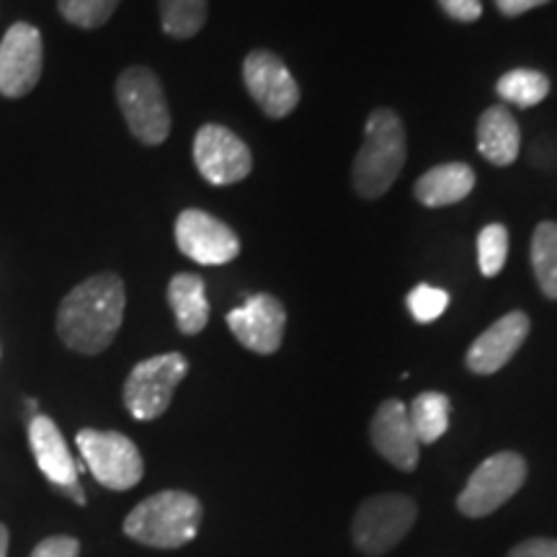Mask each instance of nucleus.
I'll return each mask as SVG.
<instances>
[{
    "label": "nucleus",
    "mask_w": 557,
    "mask_h": 557,
    "mask_svg": "<svg viewBox=\"0 0 557 557\" xmlns=\"http://www.w3.org/2000/svg\"><path fill=\"white\" fill-rule=\"evenodd\" d=\"M127 289L120 274L103 271L88 276L62 297L58 308V336L70 351L96 357L114 344L124 323Z\"/></svg>",
    "instance_id": "nucleus-1"
},
{
    "label": "nucleus",
    "mask_w": 557,
    "mask_h": 557,
    "mask_svg": "<svg viewBox=\"0 0 557 557\" xmlns=\"http://www.w3.org/2000/svg\"><path fill=\"white\" fill-rule=\"evenodd\" d=\"M408 158L406 127L398 111L374 109L364 127V145L354 158L351 181L361 199H380L400 176Z\"/></svg>",
    "instance_id": "nucleus-2"
},
{
    "label": "nucleus",
    "mask_w": 557,
    "mask_h": 557,
    "mask_svg": "<svg viewBox=\"0 0 557 557\" xmlns=\"http://www.w3.org/2000/svg\"><path fill=\"white\" fill-rule=\"evenodd\" d=\"M201 517L199 498L186 491H160L137 504L124 519V534L145 547L176 549L197 537Z\"/></svg>",
    "instance_id": "nucleus-3"
},
{
    "label": "nucleus",
    "mask_w": 557,
    "mask_h": 557,
    "mask_svg": "<svg viewBox=\"0 0 557 557\" xmlns=\"http://www.w3.org/2000/svg\"><path fill=\"white\" fill-rule=\"evenodd\" d=\"M116 103L132 135L143 145H163L171 135V109L165 90L150 67L122 70L114 86Z\"/></svg>",
    "instance_id": "nucleus-4"
},
{
    "label": "nucleus",
    "mask_w": 557,
    "mask_h": 557,
    "mask_svg": "<svg viewBox=\"0 0 557 557\" xmlns=\"http://www.w3.org/2000/svg\"><path fill=\"white\" fill-rule=\"evenodd\" d=\"M418 519L416 500L406 493H382L367 498L351 521V540L357 549L380 557L398 547Z\"/></svg>",
    "instance_id": "nucleus-5"
},
{
    "label": "nucleus",
    "mask_w": 557,
    "mask_h": 557,
    "mask_svg": "<svg viewBox=\"0 0 557 557\" xmlns=\"http://www.w3.org/2000/svg\"><path fill=\"white\" fill-rule=\"evenodd\" d=\"M527 483V459L519 451H498L480 462L468 485L457 496L459 513L470 519L491 517L500 506L508 504L521 485Z\"/></svg>",
    "instance_id": "nucleus-6"
},
{
    "label": "nucleus",
    "mask_w": 557,
    "mask_h": 557,
    "mask_svg": "<svg viewBox=\"0 0 557 557\" xmlns=\"http://www.w3.org/2000/svg\"><path fill=\"white\" fill-rule=\"evenodd\" d=\"M189 374V359L171 351L145 359L124 382V406L137 421H156L169 410L173 393Z\"/></svg>",
    "instance_id": "nucleus-7"
},
{
    "label": "nucleus",
    "mask_w": 557,
    "mask_h": 557,
    "mask_svg": "<svg viewBox=\"0 0 557 557\" xmlns=\"http://www.w3.org/2000/svg\"><path fill=\"white\" fill-rule=\"evenodd\" d=\"M75 444L94 478L109 491H129L145 475V462L137 444L120 431L81 429Z\"/></svg>",
    "instance_id": "nucleus-8"
},
{
    "label": "nucleus",
    "mask_w": 557,
    "mask_h": 557,
    "mask_svg": "<svg viewBox=\"0 0 557 557\" xmlns=\"http://www.w3.org/2000/svg\"><path fill=\"white\" fill-rule=\"evenodd\" d=\"M194 163L212 186H233L253 171V152L233 129L205 124L194 137Z\"/></svg>",
    "instance_id": "nucleus-9"
},
{
    "label": "nucleus",
    "mask_w": 557,
    "mask_h": 557,
    "mask_svg": "<svg viewBox=\"0 0 557 557\" xmlns=\"http://www.w3.org/2000/svg\"><path fill=\"white\" fill-rule=\"evenodd\" d=\"M45 70V41L37 26L18 21L0 39V96L21 99L37 88Z\"/></svg>",
    "instance_id": "nucleus-10"
},
{
    "label": "nucleus",
    "mask_w": 557,
    "mask_h": 557,
    "mask_svg": "<svg viewBox=\"0 0 557 557\" xmlns=\"http://www.w3.org/2000/svg\"><path fill=\"white\" fill-rule=\"evenodd\" d=\"M243 83L269 120H284L299 103V86L278 54L253 50L243 60Z\"/></svg>",
    "instance_id": "nucleus-11"
},
{
    "label": "nucleus",
    "mask_w": 557,
    "mask_h": 557,
    "mask_svg": "<svg viewBox=\"0 0 557 557\" xmlns=\"http://www.w3.org/2000/svg\"><path fill=\"white\" fill-rule=\"evenodd\" d=\"M176 246L201 267H222L238 259L240 238L225 222L205 209H184L176 220Z\"/></svg>",
    "instance_id": "nucleus-12"
},
{
    "label": "nucleus",
    "mask_w": 557,
    "mask_h": 557,
    "mask_svg": "<svg viewBox=\"0 0 557 557\" xmlns=\"http://www.w3.org/2000/svg\"><path fill=\"white\" fill-rule=\"evenodd\" d=\"M227 329L248 351L269 357L282 348L284 331H287V310H284L282 299L261 292V295L248 297L240 308L227 312Z\"/></svg>",
    "instance_id": "nucleus-13"
},
{
    "label": "nucleus",
    "mask_w": 557,
    "mask_h": 557,
    "mask_svg": "<svg viewBox=\"0 0 557 557\" xmlns=\"http://www.w3.org/2000/svg\"><path fill=\"white\" fill-rule=\"evenodd\" d=\"M32 455L45 478L58 487L62 496L73 498L78 506H86V493L78 483V465L70 455L65 436L50 416L37 413L29 423Z\"/></svg>",
    "instance_id": "nucleus-14"
},
{
    "label": "nucleus",
    "mask_w": 557,
    "mask_h": 557,
    "mask_svg": "<svg viewBox=\"0 0 557 557\" xmlns=\"http://www.w3.org/2000/svg\"><path fill=\"white\" fill-rule=\"evenodd\" d=\"M369 438L372 447L387 459L393 468L403 472H413L421 459V444L413 426H410L408 406L398 398L385 400L374 410L372 423H369Z\"/></svg>",
    "instance_id": "nucleus-15"
},
{
    "label": "nucleus",
    "mask_w": 557,
    "mask_h": 557,
    "mask_svg": "<svg viewBox=\"0 0 557 557\" xmlns=\"http://www.w3.org/2000/svg\"><path fill=\"white\" fill-rule=\"evenodd\" d=\"M529 329H532V323H529L527 312H506L504 318H498L491 329L472 341L465 364L472 374H496L498 369H504L517 357L521 344L529 336Z\"/></svg>",
    "instance_id": "nucleus-16"
},
{
    "label": "nucleus",
    "mask_w": 557,
    "mask_h": 557,
    "mask_svg": "<svg viewBox=\"0 0 557 557\" xmlns=\"http://www.w3.org/2000/svg\"><path fill=\"white\" fill-rule=\"evenodd\" d=\"M472 189H475V171L462 160H455V163L434 165V169L423 173L413 184V197L423 207L438 209L459 205V201L470 197Z\"/></svg>",
    "instance_id": "nucleus-17"
},
{
    "label": "nucleus",
    "mask_w": 557,
    "mask_h": 557,
    "mask_svg": "<svg viewBox=\"0 0 557 557\" xmlns=\"http://www.w3.org/2000/svg\"><path fill=\"white\" fill-rule=\"evenodd\" d=\"M478 152L487 163L506 169L521 152V129L517 116L506 107H491L478 122Z\"/></svg>",
    "instance_id": "nucleus-18"
},
{
    "label": "nucleus",
    "mask_w": 557,
    "mask_h": 557,
    "mask_svg": "<svg viewBox=\"0 0 557 557\" xmlns=\"http://www.w3.org/2000/svg\"><path fill=\"white\" fill-rule=\"evenodd\" d=\"M169 305L184 336H197L209 323V299L199 274H176L169 282Z\"/></svg>",
    "instance_id": "nucleus-19"
},
{
    "label": "nucleus",
    "mask_w": 557,
    "mask_h": 557,
    "mask_svg": "<svg viewBox=\"0 0 557 557\" xmlns=\"http://www.w3.org/2000/svg\"><path fill=\"white\" fill-rule=\"evenodd\" d=\"M449 413L451 403L444 393L429 389V393L416 395V400L408 406V418L418 436V444H434L447 434Z\"/></svg>",
    "instance_id": "nucleus-20"
},
{
    "label": "nucleus",
    "mask_w": 557,
    "mask_h": 557,
    "mask_svg": "<svg viewBox=\"0 0 557 557\" xmlns=\"http://www.w3.org/2000/svg\"><path fill=\"white\" fill-rule=\"evenodd\" d=\"M496 90L500 101L511 103L519 109H532L547 99L549 94V78L540 70L517 67L508 70L506 75H500L496 83Z\"/></svg>",
    "instance_id": "nucleus-21"
},
{
    "label": "nucleus",
    "mask_w": 557,
    "mask_h": 557,
    "mask_svg": "<svg viewBox=\"0 0 557 557\" xmlns=\"http://www.w3.org/2000/svg\"><path fill=\"white\" fill-rule=\"evenodd\" d=\"M160 26L173 39H191L205 29L209 0H158Z\"/></svg>",
    "instance_id": "nucleus-22"
},
{
    "label": "nucleus",
    "mask_w": 557,
    "mask_h": 557,
    "mask_svg": "<svg viewBox=\"0 0 557 557\" xmlns=\"http://www.w3.org/2000/svg\"><path fill=\"white\" fill-rule=\"evenodd\" d=\"M532 269L542 295L557 299V222H540L532 235Z\"/></svg>",
    "instance_id": "nucleus-23"
},
{
    "label": "nucleus",
    "mask_w": 557,
    "mask_h": 557,
    "mask_svg": "<svg viewBox=\"0 0 557 557\" xmlns=\"http://www.w3.org/2000/svg\"><path fill=\"white\" fill-rule=\"evenodd\" d=\"M122 0H58L60 16L78 29H101L120 9Z\"/></svg>",
    "instance_id": "nucleus-24"
},
{
    "label": "nucleus",
    "mask_w": 557,
    "mask_h": 557,
    "mask_svg": "<svg viewBox=\"0 0 557 557\" xmlns=\"http://www.w3.org/2000/svg\"><path fill=\"white\" fill-rule=\"evenodd\" d=\"M508 259V230L500 222H491L478 235V267L480 274L493 278L506 267Z\"/></svg>",
    "instance_id": "nucleus-25"
},
{
    "label": "nucleus",
    "mask_w": 557,
    "mask_h": 557,
    "mask_svg": "<svg viewBox=\"0 0 557 557\" xmlns=\"http://www.w3.org/2000/svg\"><path fill=\"white\" fill-rule=\"evenodd\" d=\"M406 305L416 323H434L449 308V292L431 287V284H418V287L410 289Z\"/></svg>",
    "instance_id": "nucleus-26"
},
{
    "label": "nucleus",
    "mask_w": 557,
    "mask_h": 557,
    "mask_svg": "<svg viewBox=\"0 0 557 557\" xmlns=\"http://www.w3.org/2000/svg\"><path fill=\"white\" fill-rule=\"evenodd\" d=\"M81 555V542L75 537H47L34 547L32 557H78Z\"/></svg>",
    "instance_id": "nucleus-27"
},
{
    "label": "nucleus",
    "mask_w": 557,
    "mask_h": 557,
    "mask_svg": "<svg viewBox=\"0 0 557 557\" xmlns=\"http://www.w3.org/2000/svg\"><path fill=\"white\" fill-rule=\"evenodd\" d=\"M442 5V11L447 13L449 18L459 21V24H472L483 16V3L480 0H436Z\"/></svg>",
    "instance_id": "nucleus-28"
},
{
    "label": "nucleus",
    "mask_w": 557,
    "mask_h": 557,
    "mask_svg": "<svg viewBox=\"0 0 557 557\" xmlns=\"http://www.w3.org/2000/svg\"><path fill=\"white\" fill-rule=\"evenodd\" d=\"M508 557H557V540H549V537L524 540L508 553Z\"/></svg>",
    "instance_id": "nucleus-29"
},
{
    "label": "nucleus",
    "mask_w": 557,
    "mask_h": 557,
    "mask_svg": "<svg viewBox=\"0 0 557 557\" xmlns=\"http://www.w3.org/2000/svg\"><path fill=\"white\" fill-rule=\"evenodd\" d=\"M493 3H496V9L504 13V16L513 18L532 9H540V5H547L549 0H493Z\"/></svg>",
    "instance_id": "nucleus-30"
},
{
    "label": "nucleus",
    "mask_w": 557,
    "mask_h": 557,
    "mask_svg": "<svg viewBox=\"0 0 557 557\" xmlns=\"http://www.w3.org/2000/svg\"><path fill=\"white\" fill-rule=\"evenodd\" d=\"M9 555V529L5 524H0V557Z\"/></svg>",
    "instance_id": "nucleus-31"
}]
</instances>
